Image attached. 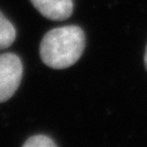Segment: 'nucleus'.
Returning a JSON list of instances; mask_svg holds the SVG:
<instances>
[{
	"mask_svg": "<svg viewBox=\"0 0 147 147\" xmlns=\"http://www.w3.org/2000/svg\"><path fill=\"white\" fill-rule=\"evenodd\" d=\"M86 37L78 26H65L48 31L42 38L40 55L43 63L55 69L74 65L85 50Z\"/></svg>",
	"mask_w": 147,
	"mask_h": 147,
	"instance_id": "f257e3e1",
	"label": "nucleus"
},
{
	"mask_svg": "<svg viewBox=\"0 0 147 147\" xmlns=\"http://www.w3.org/2000/svg\"><path fill=\"white\" fill-rule=\"evenodd\" d=\"M23 73L21 59L14 53L0 55V103L9 100L20 86Z\"/></svg>",
	"mask_w": 147,
	"mask_h": 147,
	"instance_id": "f03ea898",
	"label": "nucleus"
},
{
	"mask_svg": "<svg viewBox=\"0 0 147 147\" xmlns=\"http://www.w3.org/2000/svg\"><path fill=\"white\" fill-rule=\"evenodd\" d=\"M35 8L44 18L53 21H63L73 12L72 0H30Z\"/></svg>",
	"mask_w": 147,
	"mask_h": 147,
	"instance_id": "7ed1b4c3",
	"label": "nucleus"
},
{
	"mask_svg": "<svg viewBox=\"0 0 147 147\" xmlns=\"http://www.w3.org/2000/svg\"><path fill=\"white\" fill-rule=\"evenodd\" d=\"M16 31L14 26L0 12V50L7 49L15 41Z\"/></svg>",
	"mask_w": 147,
	"mask_h": 147,
	"instance_id": "20e7f679",
	"label": "nucleus"
},
{
	"mask_svg": "<svg viewBox=\"0 0 147 147\" xmlns=\"http://www.w3.org/2000/svg\"><path fill=\"white\" fill-rule=\"evenodd\" d=\"M22 147H57V145L48 136L37 134L30 137Z\"/></svg>",
	"mask_w": 147,
	"mask_h": 147,
	"instance_id": "39448f33",
	"label": "nucleus"
},
{
	"mask_svg": "<svg viewBox=\"0 0 147 147\" xmlns=\"http://www.w3.org/2000/svg\"><path fill=\"white\" fill-rule=\"evenodd\" d=\"M145 67L147 69V47H146V51H145Z\"/></svg>",
	"mask_w": 147,
	"mask_h": 147,
	"instance_id": "423d86ee",
	"label": "nucleus"
}]
</instances>
